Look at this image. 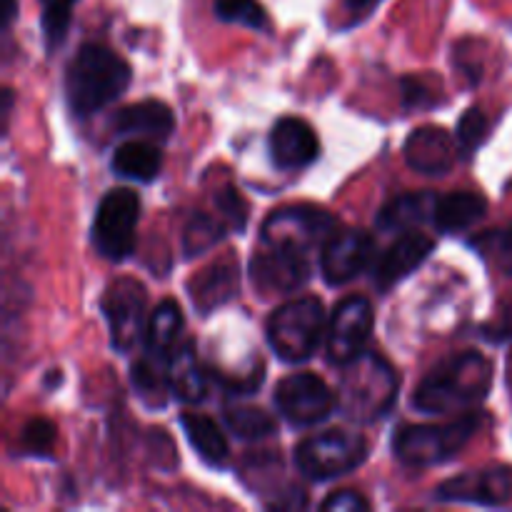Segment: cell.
<instances>
[{"mask_svg": "<svg viewBox=\"0 0 512 512\" xmlns=\"http://www.w3.org/2000/svg\"><path fill=\"white\" fill-rule=\"evenodd\" d=\"M493 365L485 355L455 353L435 365L413 393V408L425 415H450L473 410L488 398Z\"/></svg>", "mask_w": 512, "mask_h": 512, "instance_id": "obj_1", "label": "cell"}, {"mask_svg": "<svg viewBox=\"0 0 512 512\" xmlns=\"http://www.w3.org/2000/svg\"><path fill=\"white\" fill-rule=\"evenodd\" d=\"M130 65L100 43H85L65 68V100L78 118H90L108 108L128 90Z\"/></svg>", "mask_w": 512, "mask_h": 512, "instance_id": "obj_2", "label": "cell"}, {"mask_svg": "<svg viewBox=\"0 0 512 512\" xmlns=\"http://www.w3.org/2000/svg\"><path fill=\"white\" fill-rule=\"evenodd\" d=\"M340 380V410L355 423H375L393 408L400 380L393 365L378 353H363L343 365Z\"/></svg>", "mask_w": 512, "mask_h": 512, "instance_id": "obj_3", "label": "cell"}, {"mask_svg": "<svg viewBox=\"0 0 512 512\" xmlns=\"http://www.w3.org/2000/svg\"><path fill=\"white\" fill-rule=\"evenodd\" d=\"M480 430V415L470 413L440 425H400L393 453L408 468H433L453 460Z\"/></svg>", "mask_w": 512, "mask_h": 512, "instance_id": "obj_4", "label": "cell"}, {"mask_svg": "<svg viewBox=\"0 0 512 512\" xmlns=\"http://www.w3.org/2000/svg\"><path fill=\"white\" fill-rule=\"evenodd\" d=\"M325 335V305L318 298H295L268 320V343L283 363L300 365L313 358Z\"/></svg>", "mask_w": 512, "mask_h": 512, "instance_id": "obj_5", "label": "cell"}, {"mask_svg": "<svg viewBox=\"0 0 512 512\" xmlns=\"http://www.w3.org/2000/svg\"><path fill=\"white\" fill-rule=\"evenodd\" d=\"M368 458V443L363 435L350 430H325L313 438L300 440L295 448V465L305 478L315 483L335 480L353 473Z\"/></svg>", "mask_w": 512, "mask_h": 512, "instance_id": "obj_6", "label": "cell"}, {"mask_svg": "<svg viewBox=\"0 0 512 512\" xmlns=\"http://www.w3.org/2000/svg\"><path fill=\"white\" fill-rule=\"evenodd\" d=\"M140 198L130 188H113L100 200L93 220V245L103 258L125 260L135 248Z\"/></svg>", "mask_w": 512, "mask_h": 512, "instance_id": "obj_7", "label": "cell"}, {"mask_svg": "<svg viewBox=\"0 0 512 512\" xmlns=\"http://www.w3.org/2000/svg\"><path fill=\"white\" fill-rule=\"evenodd\" d=\"M333 228L335 218L318 205H283L265 218L263 230H260V243L285 245V248L303 250L310 255L320 243L325 245V240L333 235Z\"/></svg>", "mask_w": 512, "mask_h": 512, "instance_id": "obj_8", "label": "cell"}, {"mask_svg": "<svg viewBox=\"0 0 512 512\" xmlns=\"http://www.w3.org/2000/svg\"><path fill=\"white\" fill-rule=\"evenodd\" d=\"M275 405L280 415L295 428H313L325 423L333 415L335 393L328 388L325 380L313 373H295L280 380L275 388Z\"/></svg>", "mask_w": 512, "mask_h": 512, "instance_id": "obj_9", "label": "cell"}, {"mask_svg": "<svg viewBox=\"0 0 512 512\" xmlns=\"http://www.w3.org/2000/svg\"><path fill=\"white\" fill-rule=\"evenodd\" d=\"M373 323L375 315L368 298L350 295V298L340 300L328 323V340H325L330 363L348 365L360 358L365 353V345L370 343Z\"/></svg>", "mask_w": 512, "mask_h": 512, "instance_id": "obj_10", "label": "cell"}, {"mask_svg": "<svg viewBox=\"0 0 512 512\" xmlns=\"http://www.w3.org/2000/svg\"><path fill=\"white\" fill-rule=\"evenodd\" d=\"M110 328V343L118 353H128L138 345L145 325V288L135 278H118L108 285L100 300Z\"/></svg>", "mask_w": 512, "mask_h": 512, "instance_id": "obj_11", "label": "cell"}, {"mask_svg": "<svg viewBox=\"0 0 512 512\" xmlns=\"http://www.w3.org/2000/svg\"><path fill=\"white\" fill-rule=\"evenodd\" d=\"M250 278L263 293H293L310 280V255L285 245H263L250 260Z\"/></svg>", "mask_w": 512, "mask_h": 512, "instance_id": "obj_12", "label": "cell"}, {"mask_svg": "<svg viewBox=\"0 0 512 512\" xmlns=\"http://www.w3.org/2000/svg\"><path fill=\"white\" fill-rule=\"evenodd\" d=\"M375 255V240L373 235L365 230H343V233H333L323 245V255H320V270L328 285H345L350 280L358 278Z\"/></svg>", "mask_w": 512, "mask_h": 512, "instance_id": "obj_13", "label": "cell"}, {"mask_svg": "<svg viewBox=\"0 0 512 512\" xmlns=\"http://www.w3.org/2000/svg\"><path fill=\"white\" fill-rule=\"evenodd\" d=\"M435 498L443 503H473L485 508H498L512 498V470L483 468L458 475L438 485Z\"/></svg>", "mask_w": 512, "mask_h": 512, "instance_id": "obj_14", "label": "cell"}, {"mask_svg": "<svg viewBox=\"0 0 512 512\" xmlns=\"http://www.w3.org/2000/svg\"><path fill=\"white\" fill-rule=\"evenodd\" d=\"M270 158L280 170H300L315 163L320 140L315 130L300 118H280L270 130Z\"/></svg>", "mask_w": 512, "mask_h": 512, "instance_id": "obj_15", "label": "cell"}, {"mask_svg": "<svg viewBox=\"0 0 512 512\" xmlns=\"http://www.w3.org/2000/svg\"><path fill=\"white\" fill-rule=\"evenodd\" d=\"M405 160L420 175H448L455 165V140L440 125L415 128L405 140Z\"/></svg>", "mask_w": 512, "mask_h": 512, "instance_id": "obj_16", "label": "cell"}, {"mask_svg": "<svg viewBox=\"0 0 512 512\" xmlns=\"http://www.w3.org/2000/svg\"><path fill=\"white\" fill-rule=\"evenodd\" d=\"M188 293L195 310L203 315H210L215 308L230 303L240 293V268L235 255H223L200 270L188 283Z\"/></svg>", "mask_w": 512, "mask_h": 512, "instance_id": "obj_17", "label": "cell"}, {"mask_svg": "<svg viewBox=\"0 0 512 512\" xmlns=\"http://www.w3.org/2000/svg\"><path fill=\"white\" fill-rule=\"evenodd\" d=\"M433 248L435 240L430 235L420 233V230H405L375 265V285L380 290H390L393 285H398L400 280L408 278L418 265L428 260Z\"/></svg>", "mask_w": 512, "mask_h": 512, "instance_id": "obj_18", "label": "cell"}, {"mask_svg": "<svg viewBox=\"0 0 512 512\" xmlns=\"http://www.w3.org/2000/svg\"><path fill=\"white\" fill-rule=\"evenodd\" d=\"M115 133L120 135H143L150 140H168L175 130V115L163 100H140V103L125 105L110 120Z\"/></svg>", "mask_w": 512, "mask_h": 512, "instance_id": "obj_19", "label": "cell"}, {"mask_svg": "<svg viewBox=\"0 0 512 512\" xmlns=\"http://www.w3.org/2000/svg\"><path fill=\"white\" fill-rule=\"evenodd\" d=\"M170 390L183 403L195 405L208 393V375L203 373L198 353H195L193 340H185L183 345L173 350L170 355Z\"/></svg>", "mask_w": 512, "mask_h": 512, "instance_id": "obj_20", "label": "cell"}, {"mask_svg": "<svg viewBox=\"0 0 512 512\" xmlns=\"http://www.w3.org/2000/svg\"><path fill=\"white\" fill-rule=\"evenodd\" d=\"M488 200L478 193H448L438 195L433 208V223L440 233H460L485 218Z\"/></svg>", "mask_w": 512, "mask_h": 512, "instance_id": "obj_21", "label": "cell"}, {"mask_svg": "<svg viewBox=\"0 0 512 512\" xmlns=\"http://www.w3.org/2000/svg\"><path fill=\"white\" fill-rule=\"evenodd\" d=\"M110 165L120 178L153 183L163 168V153H160L158 145L148 143V140H128V143L115 148Z\"/></svg>", "mask_w": 512, "mask_h": 512, "instance_id": "obj_22", "label": "cell"}, {"mask_svg": "<svg viewBox=\"0 0 512 512\" xmlns=\"http://www.w3.org/2000/svg\"><path fill=\"white\" fill-rule=\"evenodd\" d=\"M438 195L433 193H405L393 198L378 213V228L383 233H405L415 225L433 220V208Z\"/></svg>", "mask_w": 512, "mask_h": 512, "instance_id": "obj_23", "label": "cell"}, {"mask_svg": "<svg viewBox=\"0 0 512 512\" xmlns=\"http://www.w3.org/2000/svg\"><path fill=\"white\" fill-rule=\"evenodd\" d=\"M180 330H183V310L173 298L163 300L145 328V353L158 360H170L173 350L178 348Z\"/></svg>", "mask_w": 512, "mask_h": 512, "instance_id": "obj_24", "label": "cell"}, {"mask_svg": "<svg viewBox=\"0 0 512 512\" xmlns=\"http://www.w3.org/2000/svg\"><path fill=\"white\" fill-rule=\"evenodd\" d=\"M180 425H183V433L188 438V443L193 445L195 453L210 465V468H220V465L228 463V440L225 433L220 430V425L215 423L208 415H195L185 413L180 415Z\"/></svg>", "mask_w": 512, "mask_h": 512, "instance_id": "obj_25", "label": "cell"}, {"mask_svg": "<svg viewBox=\"0 0 512 512\" xmlns=\"http://www.w3.org/2000/svg\"><path fill=\"white\" fill-rule=\"evenodd\" d=\"M168 368L170 360H158L148 353L133 363L130 380H133L135 390L143 398V403L150 405V408H163L165 400H168V393H173L170 390Z\"/></svg>", "mask_w": 512, "mask_h": 512, "instance_id": "obj_26", "label": "cell"}, {"mask_svg": "<svg viewBox=\"0 0 512 512\" xmlns=\"http://www.w3.org/2000/svg\"><path fill=\"white\" fill-rule=\"evenodd\" d=\"M225 220H215L208 213H195L183 230V253L185 258H198L225 238Z\"/></svg>", "mask_w": 512, "mask_h": 512, "instance_id": "obj_27", "label": "cell"}, {"mask_svg": "<svg viewBox=\"0 0 512 512\" xmlns=\"http://www.w3.org/2000/svg\"><path fill=\"white\" fill-rule=\"evenodd\" d=\"M225 425L235 438L248 440V443L265 440L275 433L273 415L260 408H230L225 413Z\"/></svg>", "mask_w": 512, "mask_h": 512, "instance_id": "obj_28", "label": "cell"}, {"mask_svg": "<svg viewBox=\"0 0 512 512\" xmlns=\"http://www.w3.org/2000/svg\"><path fill=\"white\" fill-rule=\"evenodd\" d=\"M78 0H40V28H43L45 45L53 53L60 43L65 40L70 28V18H73V8Z\"/></svg>", "mask_w": 512, "mask_h": 512, "instance_id": "obj_29", "label": "cell"}, {"mask_svg": "<svg viewBox=\"0 0 512 512\" xmlns=\"http://www.w3.org/2000/svg\"><path fill=\"white\" fill-rule=\"evenodd\" d=\"M470 245H473L495 270H500L503 275H512V225L510 228L488 230V233L470 240Z\"/></svg>", "mask_w": 512, "mask_h": 512, "instance_id": "obj_30", "label": "cell"}, {"mask_svg": "<svg viewBox=\"0 0 512 512\" xmlns=\"http://www.w3.org/2000/svg\"><path fill=\"white\" fill-rule=\"evenodd\" d=\"M215 15L225 23H238L245 28H265V10L258 0H215Z\"/></svg>", "mask_w": 512, "mask_h": 512, "instance_id": "obj_31", "label": "cell"}, {"mask_svg": "<svg viewBox=\"0 0 512 512\" xmlns=\"http://www.w3.org/2000/svg\"><path fill=\"white\" fill-rule=\"evenodd\" d=\"M488 130H490V120L483 110L480 108L465 110L463 118L458 120V133H455L460 150H463L465 155H473L475 150L485 143V138H488Z\"/></svg>", "mask_w": 512, "mask_h": 512, "instance_id": "obj_32", "label": "cell"}, {"mask_svg": "<svg viewBox=\"0 0 512 512\" xmlns=\"http://www.w3.org/2000/svg\"><path fill=\"white\" fill-rule=\"evenodd\" d=\"M55 438H58V430L45 418H33L20 430V445L28 455H48L53 450Z\"/></svg>", "mask_w": 512, "mask_h": 512, "instance_id": "obj_33", "label": "cell"}, {"mask_svg": "<svg viewBox=\"0 0 512 512\" xmlns=\"http://www.w3.org/2000/svg\"><path fill=\"white\" fill-rule=\"evenodd\" d=\"M215 205H218L220 215H223L225 225L230 230H235V233L245 230V225H248V203L233 185H225L223 190L215 193Z\"/></svg>", "mask_w": 512, "mask_h": 512, "instance_id": "obj_34", "label": "cell"}, {"mask_svg": "<svg viewBox=\"0 0 512 512\" xmlns=\"http://www.w3.org/2000/svg\"><path fill=\"white\" fill-rule=\"evenodd\" d=\"M263 365H258V368L250 370L248 375H243V378H228V375H218V383L223 385L225 393L228 395H253L255 390L263 385Z\"/></svg>", "mask_w": 512, "mask_h": 512, "instance_id": "obj_35", "label": "cell"}, {"mask_svg": "<svg viewBox=\"0 0 512 512\" xmlns=\"http://www.w3.org/2000/svg\"><path fill=\"white\" fill-rule=\"evenodd\" d=\"M325 510H368L370 503L355 490H340V493H333L330 498L323 500Z\"/></svg>", "mask_w": 512, "mask_h": 512, "instance_id": "obj_36", "label": "cell"}, {"mask_svg": "<svg viewBox=\"0 0 512 512\" xmlns=\"http://www.w3.org/2000/svg\"><path fill=\"white\" fill-rule=\"evenodd\" d=\"M400 88H403L405 108H418V105L433 103V100H430V90L425 88L418 78H403Z\"/></svg>", "mask_w": 512, "mask_h": 512, "instance_id": "obj_37", "label": "cell"}, {"mask_svg": "<svg viewBox=\"0 0 512 512\" xmlns=\"http://www.w3.org/2000/svg\"><path fill=\"white\" fill-rule=\"evenodd\" d=\"M485 338L493 340V343H503V340L512 338V300L503 308V313L498 315V320L490 325H485Z\"/></svg>", "mask_w": 512, "mask_h": 512, "instance_id": "obj_38", "label": "cell"}, {"mask_svg": "<svg viewBox=\"0 0 512 512\" xmlns=\"http://www.w3.org/2000/svg\"><path fill=\"white\" fill-rule=\"evenodd\" d=\"M375 3H380V0H345V8L355 15H363V13H368Z\"/></svg>", "mask_w": 512, "mask_h": 512, "instance_id": "obj_39", "label": "cell"}, {"mask_svg": "<svg viewBox=\"0 0 512 512\" xmlns=\"http://www.w3.org/2000/svg\"><path fill=\"white\" fill-rule=\"evenodd\" d=\"M15 13H18V5H15V0H5L3 5V28L8 30L10 23H13Z\"/></svg>", "mask_w": 512, "mask_h": 512, "instance_id": "obj_40", "label": "cell"}, {"mask_svg": "<svg viewBox=\"0 0 512 512\" xmlns=\"http://www.w3.org/2000/svg\"><path fill=\"white\" fill-rule=\"evenodd\" d=\"M58 383H63V375H60V370H50V375L45 378V388H55Z\"/></svg>", "mask_w": 512, "mask_h": 512, "instance_id": "obj_41", "label": "cell"}, {"mask_svg": "<svg viewBox=\"0 0 512 512\" xmlns=\"http://www.w3.org/2000/svg\"><path fill=\"white\" fill-rule=\"evenodd\" d=\"M505 378H508V388L512 390V353L508 358V368H505Z\"/></svg>", "mask_w": 512, "mask_h": 512, "instance_id": "obj_42", "label": "cell"}]
</instances>
